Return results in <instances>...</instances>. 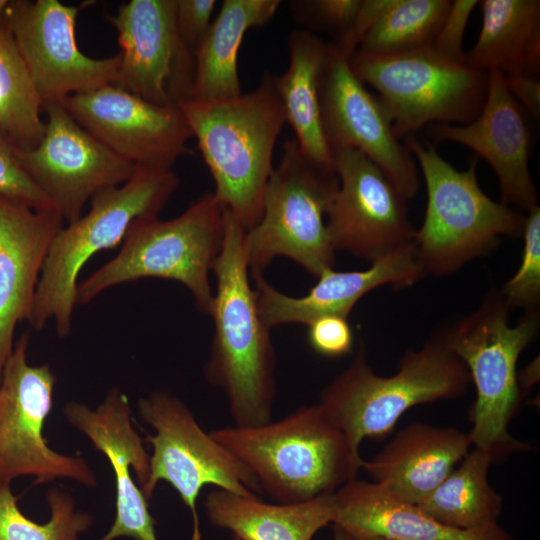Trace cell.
I'll return each instance as SVG.
<instances>
[{"mask_svg":"<svg viewBox=\"0 0 540 540\" xmlns=\"http://www.w3.org/2000/svg\"><path fill=\"white\" fill-rule=\"evenodd\" d=\"M140 417L155 434H147L152 445L149 477L141 488L149 500L160 481L177 491L192 516L190 540H202L197 499L208 484L245 496L261 494L252 473L212 435L206 433L189 408L166 392H154L137 404Z\"/></svg>","mask_w":540,"mask_h":540,"instance_id":"obj_11","label":"cell"},{"mask_svg":"<svg viewBox=\"0 0 540 540\" xmlns=\"http://www.w3.org/2000/svg\"><path fill=\"white\" fill-rule=\"evenodd\" d=\"M29 336L14 344L0 379V482L33 476L42 484L70 479L88 487L96 476L85 459L52 450L43 435L56 377L48 365L28 363Z\"/></svg>","mask_w":540,"mask_h":540,"instance_id":"obj_12","label":"cell"},{"mask_svg":"<svg viewBox=\"0 0 540 540\" xmlns=\"http://www.w3.org/2000/svg\"><path fill=\"white\" fill-rule=\"evenodd\" d=\"M257 307L263 323L269 329L288 323L309 325L325 316L348 318L358 301L381 286L408 288L426 274L417 258L414 243L373 261L364 270H324L317 283L301 297L277 290L262 275L251 272Z\"/></svg>","mask_w":540,"mask_h":540,"instance_id":"obj_21","label":"cell"},{"mask_svg":"<svg viewBox=\"0 0 540 540\" xmlns=\"http://www.w3.org/2000/svg\"><path fill=\"white\" fill-rule=\"evenodd\" d=\"M511 310L499 290H490L479 306L459 318L443 336L466 366L476 399L471 406V446L504 457L529 449L512 437L508 425L521 402L517 361L540 329V309L525 310L510 325Z\"/></svg>","mask_w":540,"mask_h":540,"instance_id":"obj_7","label":"cell"},{"mask_svg":"<svg viewBox=\"0 0 540 540\" xmlns=\"http://www.w3.org/2000/svg\"><path fill=\"white\" fill-rule=\"evenodd\" d=\"M231 540H241V539H239V538H237L235 536H232Z\"/></svg>","mask_w":540,"mask_h":540,"instance_id":"obj_45","label":"cell"},{"mask_svg":"<svg viewBox=\"0 0 540 540\" xmlns=\"http://www.w3.org/2000/svg\"><path fill=\"white\" fill-rule=\"evenodd\" d=\"M0 196L37 210H56L21 166L17 148L0 129ZM57 211V210H56Z\"/></svg>","mask_w":540,"mask_h":540,"instance_id":"obj_34","label":"cell"},{"mask_svg":"<svg viewBox=\"0 0 540 540\" xmlns=\"http://www.w3.org/2000/svg\"><path fill=\"white\" fill-rule=\"evenodd\" d=\"M361 0H310L293 3L301 22L342 34L352 22Z\"/></svg>","mask_w":540,"mask_h":540,"instance_id":"obj_35","label":"cell"},{"mask_svg":"<svg viewBox=\"0 0 540 540\" xmlns=\"http://www.w3.org/2000/svg\"><path fill=\"white\" fill-rule=\"evenodd\" d=\"M495 460L491 453L473 447L417 506L442 524L458 529L498 523L503 498L488 480L489 467Z\"/></svg>","mask_w":540,"mask_h":540,"instance_id":"obj_29","label":"cell"},{"mask_svg":"<svg viewBox=\"0 0 540 540\" xmlns=\"http://www.w3.org/2000/svg\"><path fill=\"white\" fill-rule=\"evenodd\" d=\"M120 62L112 85L162 106L189 98L195 58L175 22V0H130L109 16Z\"/></svg>","mask_w":540,"mask_h":540,"instance_id":"obj_17","label":"cell"},{"mask_svg":"<svg viewBox=\"0 0 540 540\" xmlns=\"http://www.w3.org/2000/svg\"><path fill=\"white\" fill-rule=\"evenodd\" d=\"M216 3L215 0H175L178 34L193 53L212 22L211 17Z\"/></svg>","mask_w":540,"mask_h":540,"instance_id":"obj_38","label":"cell"},{"mask_svg":"<svg viewBox=\"0 0 540 540\" xmlns=\"http://www.w3.org/2000/svg\"><path fill=\"white\" fill-rule=\"evenodd\" d=\"M73 119L134 165L172 167L191 153L189 126L177 106H162L108 84L61 101Z\"/></svg>","mask_w":540,"mask_h":540,"instance_id":"obj_18","label":"cell"},{"mask_svg":"<svg viewBox=\"0 0 540 540\" xmlns=\"http://www.w3.org/2000/svg\"><path fill=\"white\" fill-rule=\"evenodd\" d=\"M358 540H388V539L378 538V537H370V538H362V539H358Z\"/></svg>","mask_w":540,"mask_h":540,"instance_id":"obj_44","label":"cell"},{"mask_svg":"<svg viewBox=\"0 0 540 540\" xmlns=\"http://www.w3.org/2000/svg\"><path fill=\"white\" fill-rule=\"evenodd\" d=\"M209 521L241 540H312L333 524L335 493L300 503H265L223 489L210 491L204 500Z\"/></svg>","mask_w":540,"mask_h":540,"instance_id":"obj_25","label":"cell"},{"mask_svg":"<svg viewBox=\"0 0 540 540\" xmlns=\"http://www.w3.org/2000/svg\"><path fill=\"white\" fill-rule=\"evenodd\" d=\"M92 2L66 5L58 0L9 1L5 24L29 71L42 102H61L67 96L112 84L119 53L91 58L75 37L79 12Z\"/></svg>","mask_w":540,"mask_h":540,"instance_id":"obj_13","label":"cell"},{"mask_svg":"<svg viewBox=\"0 0 540 540\" xmlns=\"http://www.w3.org/2000/svg\"><path fill=\"white\" fill-rule=\"evenodd\" d=\"M348 62L378 92L398 139L427 124H467L486 99L488 72L447 58L430 45L390 55L356 50Z\"/></svg>","mask_w":540,"mask_h":540,"instance_id":"obj_10","label":"cell"},{"mask_svg":"<svg viewBox=\"0 0 540 540\" xmlns=\"http://www.w3.org/2000/svg\"><path fill=\"white\" fill-rule=\"evenodd\" d=\"M506 85L524 111L536 120L540 118V82L523 73L504 74Z\"/></svg>","mask_w":540,"mask_h":540,"instance_id":"obj_40","label":"cell"},{"mask_svg":"<svg viewBox=\"0 0 540 540\" xmlns=\"http://www.w3.org/2000/svg\"><path fill=\"white\" fill-rule=\"evenodd\" d=\"M427 134L436 142L464 145L488 162L497 176L502 203L527 212L539 206L529 168L531 132L503 73L488 71L486 99L475 119L464 125L431 124Z\"/></svg>","mask_w":540,"mask_h":540,"instance_id":"obj_20","label":"cell"},{"mask_svg":"<svg viewBox=\"0 0 540 540\" xmlns=\"http://www.w3.org/2000/svg\"><path fill=\"white\" fill-rule=\"evenodd\" d=\"M331 152L339 185L326 227L334 250L371 263L412 243L416 229L408 217L407 199L382 170L357 150Z\"/></svg>","mask_w":540,"mask_h":540,"instance_id":"obj_15","label":"cell"},{"mask_svg":"<svg viewBox=\"0 0 540 540\" xmlns=\"http://www.w3.org/2000/svg\"><path fill=\"white\" fill-rule=\"evenodd\" d=\"M470 383L466 366L440 331L420 348H408L391 376L373 371L361 344L352 363L321 391L318 404L346 438L361 469L364 439L386 436L416 405L462 396Z\"/></svg>","mask_w":540,"mask_h":540,"instance_id":"obj_3","label":"cell"},{"mask_svg":"<svg viewBox=\"0 0 540 540\" xmlns=\"http://www.w3.org/2000/svg\"><path fill=\"white\" fill-rule=\"evenodd\" d=\"M223 235L224 208L212 192L204 193L172 219H137L118 254L78 283L76 304H86L123 283L160 278L184 285L196 308L210 316L214 300L210 273Z\"/></svg>","mask_w":540,"mask_h":540,"instance_id":"obj_8","label":"cell"},{"mask_svg":"<svg viewBox=\"0 0 540 540\" xmlns=\"http://www.w3.org/2000/svg\"><path fill=\"white\" fill-rule=\"evenodd\" d=\"M335 500L333 525L355 540H514L498 523L475 529L444 525L417 505L357 477L335 492Z\"/></svg>","mask_w":540,"mask_h":540,"instance_id":"obj_24","label":"cell"},{"mask_svg":"<svg viewBox=\"0 0 540 540\" xmlns=\"http://www.w3.org/2000/svg\"><path fill=\"white\" fill-rule=\"evenodd\" d=\"M469 434L455 427L413 422L400 429L361 468L395 497L417 505L468 453Z\"/></svg>","mask_w":540,"mask_h":540,"instance_id":"obj_23","label":"cell"},{"mask_svg":"<svg viewBox=\"0 0 540 540\" xmlns=\"http://www.w3.org/2000/svg\"><path fill=\"white\" fill-rule=\"evenodd\" d=\"M339 185L335 169L321 166L300 150L294 138L283 143L279 165L268 180L260 220L244 234L250 272L284 256L317 278L334 268L326 215Z\"/></svg>","mask_w":540,"mask_h":540,"instance_id":"obj_9","label":"cell"},{"mask_svg":"<svg viewBox=\"0 0 540 540\" xmlns=\"http://www.w3.org/2000/svg\"><path fill=\"white\" fill-rule=\"evenodd\" d=\"M322 127L330 150L354 149L377 165L405 199L419 189L416 161L393 131L391 117L332 43L320 82Z\"/></svg>","mask_w":540,"mask_h":540,"instance_id":"obj_16","label":"cell"},{"mask_svg":"<svg viewBox=\"0 0 540 540\" xmlns=\"http://www.w3.org/2000/svg\"><path fill=\"white\" fill-rule=\"evenodd\" d=\"M9 4L8 0H0V26L4 24L5 21V12Z\"/></svg>","mask_w":540,"mask_h":540,"instance_id":"obj_43","label":"cell"},{"mask_svg":"<svg viewBox=\"0 0 540 540\" xmlns=\"http://www.w3.org/2000/svg\"><path fill=\"white\" fill-rule=\"evenodd\" d=\"M44 134L32 149H17L25 172L71 223L98 192L127 181L135 165L79 125L61 102L43 105Z\"/></svg>","mask_w":540,"mask_h":540,"instance_id":"obj_14","label":"cell"},{"mask_svg":"<svg viewBox=\"0 0 540 540\" xmlns=\"http://www.w3.org/2000/svg\"><path fill=\"white\" fill-rule=\"evenodd\" d=\"M288 51L287 70L275 76L285 122L292 128L294 139L306 157L334 169L322 127L319 93L328 43L309 31L296 30L288 37Z\"/></svg>","mask_w":540,"mask_h":540,"instance_id":"obj_27","label":"cell"},{"mask_svg":"<svg viewBox=\"0 0 540 540\" xmlns=\"http://www.w3.org/2000/svg\"><path fill=\"white\" fill-rule=\"evenodd\" d=\"M207 165L213 194L245 231L262 215L273 151L285 115L275 76L225 100L186 98L177 103Z\"/></svg>","mask_w":540,"mask_h":540,"instance_id":"obj_2","label":"cell"},{"mask_svg":"<svg viewBox=\"0 0 540 540\" xmlns=\"http://www.w3.org/2000/svg\"><path fill=\"white\" fill-rule=\"evenodd\" d=\"M179 185L170 167L135 165L124 183L98 192L87 213L62 227L44 261L28 321L35 330L53 320L59 337L70 333L77 279L96 253L122 243L134 221L158 216Z\"/></svg>","mask_w":540,"mask_h":540,"instance_id":"obj_4","label":"cell"},{"mask_svg":"<svg viewBox=\"0 0 540 540\" xmlns=\"http://www.w3.org/2000/svg\"><path fill=\"white\" fill-rule=\"evenodd\" d=\"M42 102L5 22L0 26V129L17 149L34 148L45 122Z\"/></svg>","mask_w":540,"mask_h":540,"instance_id":"obj_30","label":"cell"},{"mask_svg":"<svg viewBox=\"0 0 540 540\" xmlns=\"http://www.w3.org/2000/svg\"><path fill=\"white\" fill-rule=\"evenodd\" d=\"M391 2L392 0H361L348 28L332 43L336 51L349 59Z\"/></svg>","mask_w":540,"mask_h":540,"instance_id":"obj_39","label":"cell"},{"mask_svg":"<svg viewBox=\"0 0 540 540\" xmlns=\"http://www.w3.org/2000/svg\"><path fill=\"white\" fill-rule=\"evenodd\" d=\"M279 0H224L195 50V75L189 98L216 101L242 94L238 53L249 29L271 21Z\"/></svg>","mask_w":540,"mask_h":540,"instance_id":"obj_26","label":"cell"},{"mask_svg":"<svg viewBox=\"0 0 540 540\" xmlns=\"http://www.w3.org/2000/svg\"><path fill=\"white\" fill-rule=\"evenodd\" d=\"M56 210H34L0 196V379L16 326L28 320L50 245L63 227Z\"/></svg>","mask_w":540,"mask_h":540,"instance_id":"obj_22","label":"cell"},{"mask_svg":"<svg viewBox=\"0 0 540 540\" xmlns=\"http://www.w3.org/2000/svg\"><path fill=\"white\" fill-rule=\"evenodd\" d=\"M64 415L105 455L115 475L116 514L110 530L100 540H158L149 500L141 491L149 477L150 456L132 425L126 395L113 388L94 410L69 402Z\"/></svg>","mask_w":540,"mask_h":540,"instance_id":"obj_19","label":"cell"},{"mask_svg":"<svg viewBox=\"0 0 540 540\" xmlns=\"http://www.w3.org/2000/svg\"><path fill=\"white\" fill-rule=\"evenodd\" d=\"M450 5V0H392L357 50L390 55L429 46Z\"/></svg>","mask_w":540,"mask_h":540,"instance_id":"obj_31","label":"cell"},{"mask_svg":"<svg viewBox=\"0 0 540 540\" xmlns=\"http://www.w3.org/2000/svg\"><path fill=\"white\" fill-rule=\"evenodd\" d=\"M538 378L539 364L537 358L523 370L521 375L518 374V382L521 391L522 389H527L534 385L537 382Z\"/></svg>","mask_w":540,"mask_h":540,"instance_id":"obj_41","label":"cell"},{"mask_svg":"<svg viewBox=\"0 0 540 540\" xmlns=\"http://www.w3.org/2000/svg\"><path fill=\"white\" fill-rule=\"evenodd\" d=\"M404 144L417 160L426 185L425 215L413 241L426 275L455 273L491 253L502 237L522 235L526 216L483 192L476 156L466 170H458L434 145L415 135L405 137Z\"/></svg>","mask_w":540,"mask_h":540,"instance_id":"obj_6","label":"cell"},{"mask_svg":"<svg viewBox=\"0 0 540 540\" xmlns=\"http://www.w3.org/2000/svg\"><path fill=\"white\" fill-rule=\"evenodd\" d=\"M46 498L50 517L40 524L22 513L11 483L0 482V540H79L91 515L76 511L73 497L62 490L51 489Z\"/></svg>","mask_w":540,"mask_h":540,"instance_id":"obj_32","label":"cell"},{"mask_svg":"<svg viewBox=\"0 0 540 540\" xmlns=\"http://www.w3.org/2000/svg\"><path fill=\"white\" fill-rule=\"evenodd\" d=\"M244 234L224 208L222 247L213 267L214 332L204 375L223 391L233 425L253 427L273 420L276 362L271 329L260 317L248 274Z\"/></svg>","mask_w":540,"mask_h":540,"instance_id":"obj_1","label":"cell"},{"mask_svg":"<svg viewBox=\"0 0 540 540\" xmlns=\"http://www.w3.org/2000/svg\"><path fill=\"white\" fill-rule=\"evenodd\" d=\"M307 336L311 348L324 357H341L353 349V331L343 317L325 316L312 321Z\"/></svg>","mask_w":540,"mask_h":540,"instance_id":"obj_37","label":"cell"},{"mask_svg":"<svg viewBox=\"0 0 540 540\" xmlns=\"http://www.w3.org/2000/svg\"><path fill=\"white\" fill-rule=\"evenodd\" d=\"M334 540H354L350 535L342 529L334 526Z\"/></svg>","mask_w":540,"mask_h":540,"instance_id":"obj_42","label":"cell"},{"mask_svg":"<svg viewBox=\"0 0 540 540\" xmlns=\"http://www.w3.org/2000/svg\"><path fill=\"white\" fill-rule=\"evenodd\" d=\"M255 477L276 503H300L335 493L360 470L342 432L319 404L277 421L210 432Z\"/></svg>","mask_w":540,"mask_h":540,"instance_id":"obj_5","label":"cell"},{"mask_svg":"<svg viewBox=\"0 0 540 540\" xmlns=\"http://www.w3.org/2000/svg\"><path fill=\"white\" fill-rule=\"evenodd\" d=\"M521 237V262L514 275L499 290L510 310L539 307L540 303V207L528 212Z\"/></svg>","mask_w":540,"mask_h":540,"instance_id":"obj_33","label":"cell"},{"mask_svg":"<svg viewBox=\"0 0 540 540\" xmlns=\"http://www.w3.org/2000/svg\"><path fill=\"white\" fill-rule=\"evenodd\" d=\"M479 5L481 30L465 62L485 72L536 78L540 71V1L483 0Z\"/></svg>","mask_w":540,"mask_h":540,"instance_id":"obj_28","label":"cell"},{"mask_svg":"<svg viewBox=\"0 0 540 540\" xmlns=\"http://www.w3.org/2000/svg\"><path fill=\"white\" fill-rule=\"evenodd\" d=\"M477 5H479L477 0L451 1L445 19L430 46L447 58L465 62L464 34L469 18Z\"/></svg>","mask_w":540,"mask_h":540,"instance_id":"obj_36","label":"cell"}]
</instances>
